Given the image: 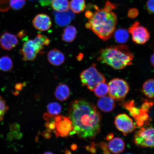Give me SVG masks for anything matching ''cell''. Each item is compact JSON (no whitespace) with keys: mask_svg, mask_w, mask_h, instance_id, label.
<instances>
[{"mask_svg":"<svg viewBox=\"0 0 154 154\" xmlns=\"http://www.w3.org/2000/svg\"><path fill=\"white\" fill-rule=\"evenodd\" d=\"M68 115L75 134L82 139H92L99 133L101 116L96 106L83 99L71 102Z\"/></svg>","mask_w":154,"mask_h":154,"instance_id":"6da1fadb","label":"cell"},{"mask_svg":"<svg viewBox=\"0 0 154 154\" xmlns=\"http://www.w3.org/2000/svg\"><path fill=\"white\" fill-rule=\"evenodd\" d=\"M96 10L92 12L89 10L86 11L85 15L88 19L86 27L91 30L98 37L103 41H107L112 36L117 23V17L112 11L104 9H99L94 5Z\"/></svg>","mask_w":154,"mask_h":154,"instance_id":"7a4b0ae2","label":"cell"},{"mask_svg":"<svg viewBox=\"0 0 154 154\" xmlns=\"http://www.w3.org/2000/svg\"><path fill=\"white\" fill-rule=\"evenodd\" d=\"M133 54L128 46L112 45L100 50L97 60L117 70H121L132 63Z\"/></svg>","mask_w":154,"mask_h":154,"instance_id":"3957f363","label":"cell"},{"mask_svg":"<svg viewBox=\"0 0 154 154\" xmlns=\"http://www.w3.org/2000/svg\"><path fill=\"white\" fill-rule=\"evenodd\" d=\"M45 46V40L39 35H38L33 40H26L20 50L23 60H34L38 54L42 52Z\"/></svg>","mask_w":154,"mask_h":154,"instance_id":"277c9868","label":"cell"},{"mask_svg":"<svg viewBox=\"0 0 154 154\" xmlns=\"http://www.w3.org/2000/svg\"><path fill=\"white\" fill-rule=\"evenodd\" d=\"M80 78L83 85L86 86L91 91H93L95 86L99 83L106 81L105 77L98 70L95 63L83 71Z\"/></svg>","mask_w":154,"mask_h":154,"instance_id":"5b68a950","label":"cell"},{"mask_svg":"<svg viewBox=\"0 0 154 154\" xmlns=\"http://www.w3.org/2000/svg\"><path fill=\"white\" fill-rule=\"evenodd\" d=\"M109 96L113 99L122 100L129 91L128 83L122 79L115 78L109 83Z\"/></svg>","mask_w":154,"mask_h":154,"instance_id":"8992f818","label":"cell"},{"mask_svg":"<svg viewBox=\"0 0 154 154\" xmlns=\"http://www.w3.org/2000/svg\"><path fill=\"white\" fill-rule=\"evenodd\" d=\"M55 128L54 132L57 137H66L75 134L72 121L69 117L57 115L55 118Z\"/></svg>","mask_w":154,"mask_h":154,"instance_id":"52a82bcc","label":"cell"},{"mask_svg":"<svg viewBox=\"0 0 154 154\" xmlns=\"http://www.w3.org/2000/svg\"><path fill=\"white\" fill-rule=\"evenodd\" d=\"M134 141L140 147H154V128L140 129L134 134Z\"/></svg>","mask_w":154,"mask_h":154,"instance_id":"ba28073f","label":"cell"},{"mask_svg":"<svg viewBox=\"0 0 154 154\" xmlns=\"http://www.w3.org/2000/svg\"><path fill=\"white\" fill-rule=\"evenodd\" d=\"M128 32L132 36V40L136 44H143L149 40L150 33L147 29L140 26V23L135 22L128 29Z\"/></svg>","mask_w":154,"mask_h":154,"instance_id":"9c48e42d","label":"cell"},{"mask_svg":"<svg viewBox=\"0 0 154 154\" xmlns=\"http://www.w3.org/2000/svg\"><path fill=\"white\" fill-rule=\"evenodd\" d=\"M115 123L117 128L125 136L133 131L136 128L132 119L124 113L115 117Z\"/></svg>","mask_w":154,"mask_h":154,"instance_id":"30bf717a","label":"cell"},{"mask_svg":"<svg viewBox=\"0 0 154 154\" xmlns=\"http://www.w3.org/2000/svg\"><path fill=\"white\" fill-rule=\"evenodd\" d=\"M35 28L41 31H45L51 28V19L47 14H40L35 17L32 20Z\"/></svg>","mask_w":154,"mask_h":154,"instance_id":"8fae6325","label":"cell"},{"mask_svg":"<svg viewBox=\"0 0 154 154\" xmlns=\"http://www.w3.org/2000/svg\"><path fill=\"white\" fill-rule=\"evenodd\" d=\"M18 38L14 35L5 32L0 37V45L3 49L11 51L18 44Z\"/></svg>","mask_w":154,"mask_h":154,"instance_id":"7c38bea8","label":"cell"},{"mask_svg":"<svg viewBox=\"0 0 154 154\" xmlns=\"http://www.w3.org/2000/svg\"><path fill=\"white\" fill-rule=\"evenodd\" d=\"M47 57L49 63L55 66H60L65 61L64 54L56 49L51 50L48 54Z\"/></svg>","mask_w":154,"mask_h":154,"instance_id":"4fadbf2b","label":"cell"},{"mask_svg":"<svg viewBox=\"0 0 154 154\" xmlns=\"http://www.w3.org/2000/svg\"><path fill=\"white\" fill-rule=\"evenodd\" d=\"M56 23L59 26H64L69 24L74 18L75 14L72 11L69 10L65 12H54Z\"/></svg>","mask_w":154,"mask_h":154,"instance_id":"5bb4252c","label":"cell"},{"mask_svg":"<svg viewBox=\"0 0 154 154\" xmlns=\"http://www.w3.org/2000/svg\"><path fill=\"white\" fill-rule=\"evenodd\" d=\"M97 106L102 111L108 112L114 109L115 103L114 99L110 96H104L98 101Z\"/></svg>","mask_w":154,"mask_h":154,"instance_id":"9a60e30c","label":"cell"},{"mask_svg":"<svg viewBox=\"0 0 154 154\" xmlns=\"http://www.w3.org/2000/svg\"><path fill=\"white\" fill-rule=\"evenodd\" d=\"M54 95L57 99L61 101H63L68 99L70 95V91L66 84L61 83L56 88Z\"/></svg>","mask_w":154,"mask_h":154,"instance_id":"2e32d148","label":"cell"},{"mask_svg":"<svg viewBox=\"0 0 154 154\" xmlns=\"http://www.w3.org/2000/svg\"><path fill=\"white\" fill-rule=\"evenodd\" d=\"M108 146L109 151L115 154L122 152L125 149V142L119 137H115L110 140Z\"/></svg>","mask_w":154,"mask_h":154,"instance_id":"e0dca14e","label":"cell"},{"mask_svg":"<svg viewBox=\"0 0 154 154\" xmlns=\"http://www.w3.org/2000/svg\"><path fill=\"white\" fill-rule=\"evenodd\" d=\"M122 105L130 112L131 115L136 120L140 115L147 113L142 108L138 109L136 107L134 100L125 102L122 103Z\"/></svg>","mask_w":154,"mask_h":154,"instance_id":"ac0fdd59","label":"cell"},{"mask_svg":"<svg viewBox=\"0 0 154 154\" xmlns=\"http://www.w3.org/2000/svg\"><path fill=\"white\" fill-rule=\"evenodd\" d=\"M77 35V30L75 26H68L65 28L62 34V39L66 43H72L75 39Z\"/></svg>","mask_w":154,"mask_h":154,"instance_id":"d6986e66","label":"cell"},{"mask_svg":"<svg viewBox=\"0 0 154 154\" xmlns=\"http://www.w3.org/2000/svg\"><path fill=\"white\" fill-rule=\"evenodd\" d=\"M51 7L57 12H65L69 10L70 4L68 0H52Z\"/></svg>","mask_w":154,"mask_h":154,"instance_id":"ffe728a7","label":"cell"},{"mask_svg":"<svg viewBox=\"0 0 154 154\" xmlns=\"http://www.w3.org/2000/svg\"><path fill=\"white\" fill-rule=\"evenodd\" d=\"M69 4L71 11L75 13H82L86 8L85 0H71Z\"/></svg>","mask_w":154,"mask_h":154,"instance_id":"44dd1931","label":"cell"},{"mask_svg":"<svg viewBox=\"0 0 154 154\" xmlns=\"http://www.w3.org/2000/svg\"><path fill=\"white\" fill-rule=\"evenodd\" d=\"M129 34L128 30L125 29H119L115 32L114 38L117 43L123 44L128 41Z\"/></svg>","mask_w":154,"mask_h":154,"instance_id":"7402d4cb","label":"cell"},{"mask_svg":"<svg viewBox=\"0 0 154 154\" xmlns=\"http://www.w3.org/2000/svg\"><path fill=\"white\" fill-rule=\"evenodd\" d=\"M142 90L144 95L147 97L154 98V79H150L144 82Z\"/></svg>","mask_w":154,"mask_h":154,"instance_id":"603a6c76","label":"cell"},{"mask_svg":"<svg viewBox=\"0 0 154 154\" xmlns=\"http://www.w3.org/2000/svg\"><path fill=\"white\" fill-rule=\"evenodd\" d=\"M108 85L105 82L99 83L95 86L94 91L97 97H102L105 96L109 92Z\"/></svg>","mask_w":154,"mask_h":154,"instance_id":"cb8c5ba5","label":"cell"},{"mask_svg":"<svg viewBox=\"0 0 154 154\" xmlns=\"http://www.w3.org/2000/svg\"><path fill=\"white\" fill-rule=\"evenodd\" d=\"M13 64L11 59L7 56L0 58V70L3 72H9L13 69Z\"/></svg>","mask_w":154,"mask_h":154,"instance_id":"d4e9b609","label":"cell"},{"mask_svg":"<svg viewBox=\"0 0 154 154\" xmlns=\"http://www.w3.org/2000/svg\"><path fill=\"white\" fill-rule=\"evenodd\" d=\"M61 109L62 108L61 105L57 102L50 103L47 106L48 113L55 116L60 114Z\"/></svg>","mask_w":154,"mask_h":154,"instance_id":"484cf974","label":"cell"},{"mask_svg":"<svg viewBox=\"0 0 154 154\" xmlns=\"http://www.w3.org/2000/svg\"><path fill=\"white\" fill-rule=\"evenodd\" d=\"M9 107L4 99L0 96V122L3 120Z\"/></svg>","mask_w":154,"mask_h":154,"instance_id":"4316f807","label":"cell"},{"mask_svg":"<svg viewBox=\"0 0 154 154\" xmlns=\"http://www.w3.org/2000/svg\"><path fill=\"white\" fill-rule=\"evenodd\" d=\"M9 3L13 9L19 10L24 6L26 4V0H10Z\"/></svg>","mask_w":154,"mask_h":154,"instance_id":"83f0119b","label":"cell"},{"mask_svg":"<svg viewBox=\"0 0 154 154\" xmlns=\"http://www.w3.org/2000/svg\"><path fill=\"white\" fill-rule=\"evenodd\" d=\"M146 8L148 12L154 14V0H149L146 3Z\"/></svg>","mask_w":154,"mask_h":154,"instance_id":"f1b7e54d","label":"cell"},{"mask_svg":"<svg viewBox=\"0 0 154 154\" xmlns=\"http://www.w3.org/2000/svg\"><path fill=\"white\" fill-rule=\"evenodd\" d=\"M139 14L138 10L136 8L131 9L129 10L128 13V16L130 18L134 19L136 18Z\"/></svg>","mask_w":154,"mask_h":154,"instance_id":"f546056e","label":"cell"},{"mask_svg":"<svg viewBox=\"0 0 154 154\" xmlns=\"http://www.w3.org/2000/svg\"><path fill=\"white\" fill-rule=\"evenodd\" d=\"M116 8V5L114 3H111L109 1H107L106 2L105 7L104 9L107 11H112L113 9Z\"/></svg>","mask_w":154,"mask_h":154,"instance_id":"4dcf8cb0","label":"cell"},{"mask_svg":"<svg viewBox=\"0 0 154 154\" xmlns=\"http://www.w3.org/2000/svg\"><path fill=\"white\" fill-rule=\"evenodd\" d=\"M99 146L103 150L104 154H110L109 151L108 146L105 142H102L99 144Z\"/></svg>","mask_w":154,"mask_h":154,"instance_id":"1f68e13d","label":"cell"},{"mask_svg":"<svg viewBox=\"0 0 154 154\" xmlns=\"http://www.w3.org/2000/svg\"><path fill=\"white\" fill-rule=\"evenodd\" d=\"M95 145L94 144H92L91 145L87 146L86 149L88 151L91 152L92 153H95L96 152Z\"/></svg>","mask_w":154,"mask_h":154,"instance_id":"d6a6232c","label":"cell"},{"mask_svg":"<svg viewBox=\"0 0 154 154\" xmlns=\"http://www.w3.org/2000/svg\"><path fill=\"white\" fill-rule=\"evenodd\" d=\"M113 134H110L108 135L106 137V139L108 140H111L113 138Z\"/></svg>","mask_w":154,"mask_h":154,"instance_id":"836d02e7","label":"cell"},{"mask_svg":"<svg viewBox=\"0 0 154 154\" xmlns=\"http://www.w3.org/2000/svg\"><path fill=\"white\" fill-rule=\"evenodd\" d=\"M151 62L152 65L154 67V53L151 56Z\"/></svg>","mask_w":154,"mask_h":154,"instance_id":"e575fe53","label":"cell"},{"mask_svg":"<svg viewBox=\"0 0 154 154\" xmlns=\"http://www.w3.org/2000/svg\"><path fill=\"white\" fill-rule=\"evenodd\" d=\"M71 149L73 150V151H75V150H76L77 149V146L75 144H72V146H71Z\"/></svg>","mask_w":154,"mask_h":154,"instance_id":"d590c367","label":"cell"},{"mask_svg":"<svg viewBox=\"0 0 154 154\" xmlns=\"http://www.w3.org/2000/svg\"><path fill=\"white\" fill-rule=\"evenodd\" d=\"M65 154H72L71 153V152L69 151V150H66V151H65Z\"/></svg>","mask_w":154,"mask_h":154,"instance_id":"8d00e7d4","label":"cell"},{"mask_svg":"<svg viewBox=\"0 0 154 154\" xmlns=\"http://www.w3.org/2000/svg\"><path fill=\"white\" fill-rule=\"evenodd\" d=\"M43 154H54L53 153L51 152H45Z\"/></svg>","mask_w":154,"mask_h":154,"instance_id":"74e56055","label":"cell"},{"mask_svg":"<svg viewBox=\"0 0 154 154\" xmlns=\"http://www.w3.org/2000/svg\"><path fill=\"white\" fill-rule=\"evenodd\" d=\"M132 154L131 153H126V154Z\"/></svg>","mask_w":154,"mask_h":154,"instance_id":"f35d334b","label":"cell"}]
</instances>
